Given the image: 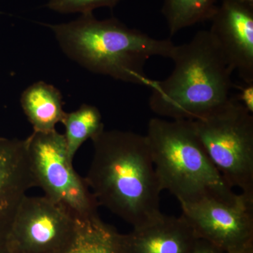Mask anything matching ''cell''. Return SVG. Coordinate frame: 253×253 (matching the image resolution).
I'll return each instance as SVG.
<instances>
[{"mask_svg": "<svg viewBox=\"0 0 253 253\" xmlns=\"http://www.w3.org/2000/svg\"><path fill=\"white\" fill-rule=\"evenodd\" d=\"M62 253H127L123 234L106 224L99 214L78 218L72 242Z\"/></svg>", "mask_w": 253, "mask_h": 253, "instance_id": "13", "label": "cell"}, {"mask_svg": "<svg viewBox=\"0 0 253 253\" xmlns=\"http://www.w3.org/2000/svg\"><path fill=\"white\" fill-rule=\"evenodd\" d=\"M48 26L65 54L88 71L149 88L154 81L145 74L146 61L153 56L171 59L175 46L116 18L96 19L92 13Z\"/></svg>", "mask_w": 253, "mask_h": 253, "instance_id": "2", "label": "cell"}, {"mask_svg": "<svg viewBox=\"0 0 253 253\" xmlns=\"http://www.w3.org/2000/svg\"><path fill=\"white\" fill-rule=\"evenodd\" d=\"M238 101L241 103L250 112L253 113V84H246L244 88L241 89L239 99Z\"/></svg>", "mask_w": 253, "mask_h": 253, "instance_id": "17", "label": "cell"}, {"mask_svg": "<svg viewBox=\"0 0 253 253\" xmlns=\"http://www.w3.org/2000/svg\"><path fill=\"white\" fill-rule=\"evenodd\" d=\"M0 253H13L6 247L4 242L0 243Z\"/></svg>", "mask_w": 253, "mask_h": 253, "instance_id": "19", "label": "cell"}, {"mask_svg": "<svg viewBox=\"0 0 253 253\" xmlns=\"http://www.w3.org/2000/svg\"><path fill=\"white\" fill-rule=\"evenodd\" d=\"M217 0H164L162 13L169 34L174 36L184 28L211 20Z\"/></svg>", "mask_w": 253, "mask_h": 253, "instance_id": "15", "label": "cell"}, {"mask_svg": "<svg viewBox=\"0 0 253 253\" xmlns=\"http://www.w3.org/2000/svg\"><path fill=\"white\" fill-rule=\"evenodd\" d=\"M61 123L65 127L63 135L66 139L68 156L72 161L85 141L92 140L104 130L99 110L89 104H83L73 112L65 113Z\"/></svg>", "mask_w": 253, "mask_h": 253, "instance_id": "14", "label": "cell"}, {"mask_svg": "<svg viewBox=\"0 0 253 253\" xmlns=\"http://www.w3.org/2000/svg\"><path fill=\"white\" fill-rule=\"evenodd\" d=\"M192 253H226L203 239L198 240Z\"/></svg>", "mask_w": 253, "mask_h": 253, "instance_id": "18", "label": "cell"}, {"mask_svg": "<svg viewBox=\"0 0 253 253\" xmlns=\"http://www.w3.org/2000/svg\"><path fill=\"white\" fill-rule=\"evenodd\" d=\"M78 217L44 196L26 195L18 206L4 244L13 253H62L72 242Z\"/></svg>", "mask_w": 253, "mask_h": 253, "instance_id": "7", "label": "cell"}, {"mask_svg": "<svg viewBox=\"0 0 253 253\" xmlns=\"http://www.w3.org/2000/svg\"><path fill=\"white\" fill-rule=\"evenodd\" d=\"M91 141L94 154L84 179L99 206L133 229L162 219L163 190L146 136L104 129Z\"/></svg>", "mask_w": 253, "mask_h": 253, "instance_id": "1", "label": "cell"}, {"mask_svg": "<svg viewBox=\"0 0 253 253\" xmlns=\"http://www.w3.org/2000/svg\"><path fill=\"white\" fill-rule=\"evenodd\" d=\"M121 0H49L47 6L61 14L92 13L100 7L113 8Z\"/></svg>", "mask_w": 253, "mask_h": 253, "instance_id": "16", "label": "cell"}, {"mask_svg": "<svg viewBox=\"0 0 253 253\" xmlns=\"http://www.w3.org/2000/svg\"><path fill=\"white\" fill-rule=\"evenodd\" d=\"M26 153L35 187L62 205L78 218L98 214L99 204L84 178L76 172L63 134L56 129L33 131L26 139Z\"/></svg>", "mask_w": 253, "mask_h": 253, "instance_id": "6", "label": "cell"}, {"mask_svg": "<svg viewBox=\"0 0 253 253\" xmlns=\"http://www.w3.org/2000/svg\"><path fill=\"white\" fill-rule=\"evenodd\" d=\"M21 105L36 132L55 130L66 113L61 91L43 81L37 82L23 91Z\"/></svg>", "mask_w": 253, "mask_h": 253, "instance_id": "12", "label": "cell"}, {"mask_svg": "<svg viewBox=\"0 0 253 253\" xmlns=\"http://www.w3.org/2000/svg\"><path fill=\"white\" fill-rule=\"evenodd\" d=\"M213 165L231 188L253 199V116L237 99L193 121Z\"/></svg>", "mask_w": 253, "mask_h": 253, "instance_id": "5", "label": "cell"}, {"mask_svg": "<svg viewBox=\"0 0 253 253\" xmlns=\"http://www.w3.org/2000/svg\"><path fill=\"white\" fill-rule=\"evenodd\" d=\"M199 239L182 214L164 215L154 224L123 234L127 253H192Z\"/></svg>", "mask_w": 253, "mask_h": 253, "instance_id": "11", "label": "cell"}, {"mask_svg": "<svg viewBox=\"0 0 253 253\" xmlns=\"http://www.w3.org/2000/svg\"><path fill=\"white\" fill-rule=\"evenodd\" d=\"M145 136L161 187L179 204L211 199L232 204L241 199L210 159L193 121L152 118Z\"/></svg>", "mask_w": 253, "mask_h": 253, "instance_id": "4", "label": "cell"}, {"mask_svg": "<svg viewBox=\"0 0 253 253\" xmlns=\"http://www.w3.org/2000/svg\"><path fill=\"white\" fill-rule=\"evenodd\" d=\"M235 204L205 199L180 204L182 215L199 239L226 253H253V199Z\"/></svg>", "mask_w": 253, "mask_h": 253, "instance_id": "8", "label": "cell"}, {"mask_svg": "<svg viewBox=\"0 0 253 253\" xmlns=\"http://www.w3.org/2000/svg\"><path fill=\"white\" fill-rule=\"evenodd\" d=\"M238 2L242 3V4L249 5L253 6V0H234Z\"/></svg>", "mask_w": 253, "mask_h": 253, "instance_id": "20", "label": "cell"}, {"mask_svg": "<svg viewBox=\"0 0 253 253\" xmlns=\"http://www.w3.org/2000/svg\"><path fill=\"white\" fill-rule=\"evenodd\" d=\"M211 21L209 31L228 66L246 84H253V6L223 0Z\"/></svg>", "mask_w": 253, "mask_h": 253, "instance_id": "9", "label": "cell"}, {"mask_svg": "<svg viewBox=\"0 0 253 253\" xmlns=\"http://www.w3.org/2000/svg\"><path fill=\"white\" fill-rule=\"evenodd\" d=\"M170 59L174 63L170 76L154 81L150 88L149 107L158 116L197 121L230 99L233 71L210 31L175 45Z\"/></svg>", "mask_w": 253, "mask_h": 253, "instance_id": "3", "label": "cell"}, {"mask_svg": "<svg viewBox=\"0 0 253 253\" xmlns=\"http://www.w3.org/2000/svg\"><path fill=\"white\" fill-rule=\"evenodd\" d=\"M33 187L26 140L0 137V243L4 242L18 206Z\"/></svg>", "mask_w": 253, "mask_h": 253, "instance_id": "10", "label": "cell"}]
</instances>
